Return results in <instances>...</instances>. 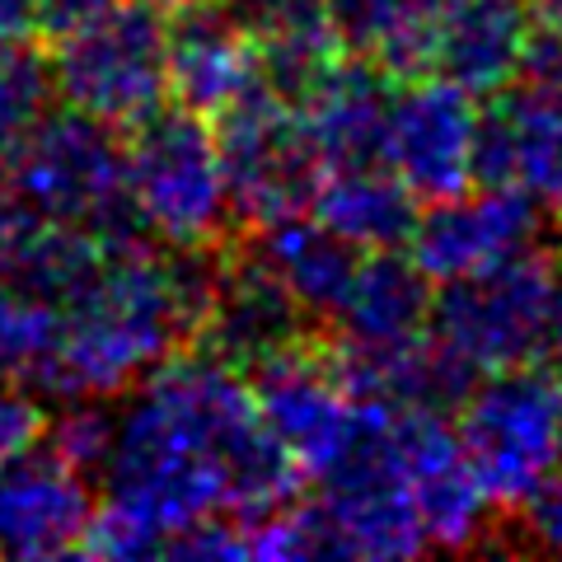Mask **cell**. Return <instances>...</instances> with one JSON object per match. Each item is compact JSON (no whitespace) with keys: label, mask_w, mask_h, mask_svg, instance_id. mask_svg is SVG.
I'll use <instances>...</instances> for the list:
<instances>
[{"label":"cell","mask_w":562,"mask_h":562,"mask_svg":"<svg viewBox=\"0 0 562 562\" xmlns=\"http://www.w3.org/2000/svg\"><path fill=\"white\" fill-rule=\"evenodd\" d=\"M99 479L103 506L80 549L94 558H150L202 520H258L301 497V469L262 427L239 366L202 347L127 390Z\"/></svg>","instance_id":"obj_1"},{"label":"cell","mask_w":562,"mask_h":562,"mask_svg":"<svg viewBox=\"0 0 562 562\" xmlns=\"http://www.w3.org/2000/svg\"><path fill=\"white\" fill-rule=\"evenodd\" d=\"M221 268V244H165V254L150 239L109 244L94 272L57 305L52 347L29 384L52 398H122L173 351L198 342Z\"/></svg>","instance_id":"obj_2"},{"label":"cell","mask_w":562,"mask_h":562,"mask_svg":"<svg viewBox=\"0 0 562 562\" xmlns=\"http://www.w3.org/2000/svg\"><path fill=\"white\" fill-rule=\"evenodd\" d=\"M5 188L33 216L76 225L103 244L150 239L127 192V150L117 127L80 109H47L5 169Z\"/></svg>","instance_id":"obj_3"},{"label":"cell","mask_w":562,"mask_h":562,"mask_svg":"<svg viewBox=\"0 0 562 562\" xmlns=\"http://www.w3.org/2000/svg\"><path fill=\"white\" fill-rule=\"evenodd\" d=\"M460 446L483 497L525 512L562 469V375L553 366H506L460 398Z\"/></svg>","instance_id":"obj_4"},{"label":"cell","mask_w":562,"mask_h":562,"mask_svg":"<svg viewBox=\"0 0 562 562\" xmlns=\"http://www.w3.org/2000/svg\"><path fill=\"white\" fill-rule=\"evenodd\" d=\"M127 192L150 239L169 249H211L235 216L221 146L211 117L183 109H155L127 127Z\"/></svg>","instance_id":"obj_5"},{"label":"cell","mask_w":562,"mask_h":562,"mask_svg":"<svg viewBox=\"0 0 562 562\" xmlns=\"http://www.w3.org/2000/svg\"><path fill=\"white\" fill-rule=\"evenodd\" d=\"M47 66L61 103L132 127L169 99V20L146 0H113L61 29Z\"/></svg>","instance_id":"obj_6"},{"label":"cell","mask_w":562,"mask_h":562,"mask_svg":"<svg viewBox=\"0 0 562 562\" xmlns=\"http://www.w3.org/2000/svg\"><path fill=\"white\" fill-rule=\"evenodd\" d=\"M558 291L562 262L539 244L487 272L441 281V291L431 295L427 333L473 375L539 361Z\"/></svg>","instance_id":"obj_7"},{"label":"cell","mask_w":562,"mask_h":562,"mask_svg":"<svg viewBox=\"0 0 562 562\" xmlns=\"http://www.w3.org/2000/svg\"><path fill=\"white\" fill-rule=\"evenodd\" d=\"M211 122H216L231 206L249 231L291 216V211H310L314 188L324 179V160L305 132L295 99L262 80Z\"/></svg>","instance_id":"obj_8"},{"label":"cell","mask_w":562,"mask_h":562,"mask_svg":"<svg viewBox=\"0 0 562 562\" xmlns=\"http://www.w3.org/2000/svg\"><path fill=\"white\" fill-rule=\"evenodd\" d=\"M249 390L262 413V427L301 469V479L324 473L351 450L366 417V394L351 390L328 342L301 338L295 347L258 361Z\"/></svg>","instance_id":"obj_9"},{"label":"cell","mask_w":562,"mask_h":562,"mask_svg":"<svg viewBox=\"0 0 562 562\" xmlns=\"http://www.w3.org/2000/svg\"><path fill=\"white\" fill-rule=\"evenodd\" d=\"M543 244V206L502 183H473L431 202L408 235V258L431 281L487 272Z\"/></svg>","instance_id":"obj_10"},{"label":"cell","mask_w":562,"mask_h":562,"mask_svg":"<svg viewBox=\"0 0 562 562\" xmlns=\"http://www.w3.org/2000/svg\"><path fill=\"white\" fill-rule=\"evenodd\" d=\"M473 150H479L473 94L436 76H417L394 90L380 160L408 183L417 202H441L479 183L473 179Z\"/></svg>","instance_id":"obj_11"},{"label":"cell","mask_w":562,"mask_h":562,"mask_svg":"<svg viewBox=\"0 0 562 562\" xmlns=\"http://www.w3.org/2000/svg\"><path fill=\"white\" fill-rule=\"evenodd\" d=\"M94 512L90 473L61 460L47 441H33L0 464V553L5 558L80 553Z\"/></svg>","instance_id":"obj_12"},{"label":"cell","mask_w":562,"mask_h":562,"mask_svg":"<svg viewBox=\"0 0 562 562\" xmlns=\"http://www.w3.org/2000/svg\"><path fill=\"white\" fill-rule=\"evenodd\" d=\"M535 24L530 0H431L422 76L492 99L520 80Z\"/></svg>","instance_id":"obj_13"},{"label":"cell","mask_w":562,"mask_h":562,"mask_svg":"<svg viewBox=\"0 0 562 562\" xmlns=\"http://www.w3.org/2000/svg\"><path fill=\"white\" fill-rule=\"evenodd\" d=\"M473 179L516 188L562 216V90L516 80L479 113Z\"/></svg>","instance_id":"obj_14"},{"label":"cell","mask_w":562,"mask_h":562,"mask_svg":"<svg viewBox=\"0 0 562 562\" xmlns=\"http://www.w3.org/2000/svg\"><path fill=\"white\" fill-rule=\"evenodd\" d=\"M431 277L398 249L361 254L357 277L328 319L333 351L347 361H371L417 342L431 324Z\"/></svg>","instance_id":"obj_15"},{"label":"cell","mask_w":562,"mask_h":562,"mask_svg":"<svg viewBox=\"0 0 562 562\" xmlns=\"http://www.w3.org/2000/svg\"><path fill=\"white\" fill-rule=\"evenodd\" d=\"M262 85L254 38L225 0H198L169 20V94L173 103L216 117Z\"/></svg>","instance_id":"obj_16"},{"label":"cell","mask_w":562,"mask_h":562,"mask_svg":"<svg viewBox=\"0 0 562 562\" xmlns=\"http://www.w3.org/2000/svg\"><path fill=\"white\" fill-rule=\"evenodd\" d=\"M390 103H394L390 70H380L375 61L357 57V52H342L338 61H328L305 85L295 109H301V122L324 169H342V165L380 160Z\"/></svg>","instance_id":"obj_17"},{"label":"cell","mask_w":562,"mask_h":562,"mask_svg":"<svg viewBox=\"0 0 562 562\" xmlns=\"http://www.w3.org/2000/svg\"><path fill=\"white\" fill-rule=\"evenodd\" d=\"M305 324L310 314L291 301L286 286L239 249L235 258H225L216 301H211V314L192 347L239 366V371H254L258 361L310 338Z\"/></svg>","instance_id":"obj_18"},{"label":"cell","mask_w":562,"mask_h":562,"mask_svg":"<svg viewBox=\"0 0 562 562\" xmlns=\"http://www.w3.org/2000/svg\"><path fill=\"white\" fill-rule=\"evenodd\" d=\"M244 254H249L262 272H272L281 286H286L291 301L319 324H328L333 314H338L351 277H357V262H361L357 244L333 235L319 216H305V211L254 225Z\"/></svg>","instance_id":"obj_19"},{"label":"cell","mask_w":562,"mask_h":562,"mask_svg":"<svg viewBox=\"0 0 562 562\" xmlns=\"http://www.w3.org/2000/svg\"><path fill=\"white\" fill-rule=\"evenodd\" d=\"M225 5L254 38L262 80L286 99H301L305 85L347 52L328 0H225Z\"/></svg>","instance_id":"obj_20"},{"label":"cell","mask_w":562,"mask_h":562,"mask_svg":"<svg viewBox=\"0 0 562 562\" xmlns=\"http://www.w3.org/2000/svg\"><path fill=\"white\" fill-rule=\"evenodd\" d=\"M310 216H319L333 235L357 244L361 254L403 249L417 225V198L384 160L342 165L324 169V179L310 198Z\"/></svg>","instance_id":"obj_21"},{"label":"cell","mask_w":562,"mask_h":562,"mask_svg":"<svg viewBox=\"0 0 562 562\" xmlns=\"http://www.w3.org/2000/svg\"><path fill=\"white\" fill-rule=\"evenodd\" d=\"M52 99H57V85H52V66L43 52H0V179H5L14 150L24 146V136L52 109Z\"/></svg>","instance_id":"obj_22"},{"label":"cell","mask_w":562,"mask_h":562,"mask_svg":"<svg viewBox=\"0 0 562 562\" xmlns=\"http://www.w3.org/2000/svg\"><path fill=\"white\" fill-rule=\"evenodd\" d=\"M113 422L117 413L109 408V398H66V408L57 417H47V431L43 441L70 460L80 473H94L109 460V446H113Z\"/></svg>","instance_id":"obj_23"},{"label":"cell","mask_w":562,"mask_h":562,"mask_svg":"<svg viewBox=\"0 0 562 562\" xmlns=\"http://www.w3.org/2000/svg\"><path fill=\"white\" fill-rule=\"evenodd\" d=\"M47 431V413H43V394L29 380L0 375V464L10 454L29 450L33 441H43Z\"/></svg>","instance_id":"obj_24"},{"label":"cell","mask_w":562,"mask_h":562,"mask_svg":"<svg viewBox=\"0 0 562 562\" xmlns=\"http://www.w3.org/2000/svg\"><path fill=\"white\" fill-rule=\"evenodd\" d=\"M38 221L43 216H33L10 188H0V281H10L14 262L24 258L33 231H38Z\"/></svg>","instance_id":"obj_25"},{"label":"cell","mask_w":562,"mask_h":562,"mask_svg":"<svg viewBox=\"0 0 562 562\" xmlns=\"http://www.w3.org/2000/svg\"><path fill=\"white\" fill-rule=\"evenodd\" d=\"M38 33H43L38 0H0V52L33 47Z\"/></svg>","instance_id":"obj_26"},{"label":"cell","mask_w":562,"mask_h":562,"mask_svg":"<svg viewBox=\"0 0 562 562\" xmlns=\"http://www.w3.org/2000/svg\"><path fill=\"white\" fill-rule=\"evenodd\" d=\"M525 512H530V539L543 543V549L562 553V473L539 492L530 506H525Z\"/></svg>","instance_id":"obj_27"},{"label":"cell","mask_w":562,"mask_h":562,"mask_svg":"<svg viewBox=\"0 0 562 562\" xmlns=\"http://www.w3.org/2000/svg\"><path fill=\"white\" fill-rule=\"evenodd\" d=\"M543 357L562 375V291H558V305H553V319H549V342H543Z\"/></svg>","instance_id":"obj_28"},{"label":"cell","mask_w":562,"mask_h":562,"mask_svg":"<svg viewBox=\"0 0 562 562\" xmlns=\"http://www.w3.org/2000/svg\"><path fill=\"white\" fill-rule=\"evenodd\" d=\"M530 5H535L539 29H553L558 38H562V0H530Z\"/></svg>","instance_id":"obj_29"},{"label":"cell","mask_w":562,"mask_h":562,"mask_svg":"<svg viewBox=\"0 0 562 562\" xmlns=\"http://www.w3.org/2000/svg\"><path fill=\"white\" fill-rule=\"evenodd\" d=\"M146 5H155V10L173 14V10H183V5H198V0H146Z\"/></svg>","instance_id":"obj_30"},{"label":"cell","mask_w":562,"mask_h":562,"mask_svg":"<svg viewBox=\"0 0 562 562\" xmlns=\"http://www.w3.org/2000/svg\"><path fill=\"white\" fill-rule=\"evenodd\" d=\"M558 473H562V469H558Z\"/></svg>","instance_id":"obj_31"}]
</instances>
